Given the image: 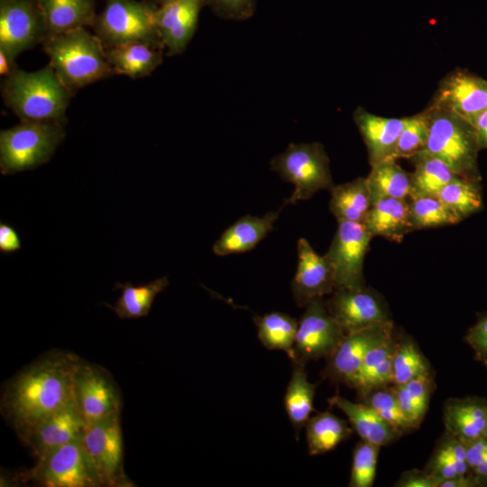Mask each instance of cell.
<instances>
[{
	"mask_svg": "<svg viewBox=\"0 0 487 487\" xmlns=\"http://www.w3.org/2000/svg\"><path fill=\"white\" fill-rule=\"evenodd\" d=\"M476 133L480 149H487V109L469 122Z\"/></svg>",
	"mask_w": 487,
	"mask_h": 487,
	"instance_id": "c3c4849f",
	"label": "cell"
},
{
	"mask_svg": "<svg viewBox=\"0 0 487 487\" xmlns=\"http://www.w3.org/2000/svg\"><path fill=\"white\" fill-rule=\"evenodd\" d=\"M1 93L5 106L21 121L67 122L72 96L50 65L33 72L14 68L5 76Z\"/></svg>",
	"mask_w": 487,
	"mask_h": 487,
	"instance_id": "7a4b0ae2",
	"label": "cell"
},
{
	"mask_svg": "<svg viewBox=\"0 0 487 487\" xmlns=\"http://www.w3.org/2000/svg\"><path fill=\"white\" fill-rule=\"evenodd\" d=\"M64 138V124L55 121H21L1 130V173L14 174L48 162Z\"/></svg>",
	"mask_w": 487,
	"mask_h": 487,
	"instance_id": "5b68a950",
	"label": "cell"
},
{
	"mask_svg": "<svg viewBox=\"0 0 487 487\" xmlns=\"http://www.w3.org/2000/svg\"><path fill=\"white\" fill-rule=\"evenodd\" d=\"M425 112L428 121V137L419 152L440 159L459 177L481 181L478 169L481 149L473 125L460 115L432 102Z\"/></svg>",
	"mask_w": 487,
	"mask_h": 487,
	"instance_id": "277c9868",
	"label": "cell"
},
{
	"mask_svg": "<svg viewBox=\"0 0 487 487\" xmlns=\"http://www.w3.org/2000/svg\"><path fill=\"white\" fill-rule=\"evenodd\" d=\"M409 206L415 230L460 222L456 215L437 196L412 198Z\"/></svg>",
	"mask_w": 487,
	"mask_h": 487,
	"instance_id": "f35d334b",
	"label": "cell"
},
{
	"mask_svg": "<svg viewBox=\"0 0 487 487\" xmlns=\"http://www.w3.org/2000/svg\"><path fill=\"white\" fill-rule=\"evenodd\" d=\"M427 374H431L428 363L417 344L409 337L397 339L392 357V384H405Z\"/></svg>",
	"mask_w": 487,
	"mask_h": 487,
	"instance_id": "74e56055",
	"label": "cell"
},
{
	"mask_svg": "<svg viewBox=\"0 0 487 487\" xmlns=\"http://www.w3.org/2000/svg\"><path fill=\"white\" fill-rule=\"evenodd\" d=\"M294 364V370L284 397V406L298 434L309 419L311 412L314 411L313 400L316 385L308 381L304 364Z\"/></svg>",
	"mask_w": 487,
	"mask_h": 487,
	"instance_id": "e575fe53",
	"label": "cell"
},
{
	"mask_svg": "<svg viewBox=\"0 0 487 487\" xmlns=\"http://www.w3.org/2000/svg\"><path fill=\"white\" fill-rule=\"evenodd\" d=\"M47 37H55L85 26H93L95 0H38ZM45 39V40H46Z\"/></svg>",
	"mask_w": 487,
	"mask_h": 487,
	"instance_id": "7402d4cb",
	"label": "cell"
},
{
	"mask_svg": "<svg viewBox=\"0 0 487 487\" xmlns=\"http://www.w3.org/2000/svg\"><path fill=\"white\" fill-rule=\"evenodd\" d=\"M87 423L74 398L43 419L23 441L40 458L79 437Z\"/></svg>",
	"mask_w": 487,
	"mask_h": 487,
	"instance_id": "ac0fdd59",
	"label": "cell"
},
{
	"mask_svg": "<svg viewBox=\"0 0 487 487\" xmlns=\"http://www.w3.org/2000/svg\"><path fill=\"white\" fill-rule=\"evenodd\" d=\"M80 361L71 353H48L6 384L1 411L22 440L75 398L74 377Z\"/></svg>",
	"mask_w": 487,
	"mask_h": 487,
	"instance_id": "6da1fadb",
	"label": "cell"
},
{
	"mask_svg": "<svg viewBox=\"0 0 487 487\" xmlns=\"http://www.w3.org/2000/svg\"><path fill=\"white\" fill-rule=\"evenodd\" d=\"M371 168L365 179L372 205L383 198H409L410 173L403 170L395 160H387Z\"/></svg>",
	"mask_w": 487,
	"mask_h": 487,
	"instance_id": "f1b7e54d",
	"label": "cell"
},
{
	"mask_svg": "<svg viewBox=\"0 0 487 487\" xmlns=\"http://www.w3.org/2000/svg\"><path fill=\"white\" fill-rule=\"evenodd\" d=\"M42 47L49 65L72 96L78 89L115 75L100 40L85 28L48 38Z\"/></svg>",
	"mask_w": 487,
	"mask_h": 487,
	"instance_id": "3957f363",
	"label": "cell"
},
{
	"mask_svg": "<svg viewBox=\"0 0 487 487\" xmlns=\"http://www.w3.org/2000/svg\"><path fill=\"white\" fill-rule=\"evenodd\" d=\"M432 374L418 376L393 389L400 406L412 428L419 426L427 412L432 391Z\"/></svg>",
	"mask_w": 487,
	"mask_h": 487,
	"instance_id": "d590c367",
	"label": "cell"
},
{
	"mask_svg": "<svg viewBox=\"0 0 487 487\" xmlns=\"http://www.w3.org/2000/svg\"><path fill=\"white\" fill-rule=\"evenodd\" d=\"M366 404L372 407L386 422L400 435L412 429L404 415L393 387L386 386L372 391L364 397Z\"/></svg>",
	"mask_w": 487,
	"mask_h": 487,
	"instance_id": "60d3db41",
	"label": "cell"
},
{
	"mask_svg": "<svg viewBox=\"0 0 487 487\" xmlns=\"http://www.w3.org/2000/svg\"><path fill=\"white\" fill-rule=\"evenodd\" d=\"M353 118L365 143L371 167L393 160V152L406 117H383L358 106Z\"/></svg>",
	"mask_w": 487,
	"mask_h": 487,
	"instance_id": "ffe728a7",
	"label": "cell"
},
{
	"mask_svg": "<svg viewBox=\"0 0 487 487\" xmlns=\"http://www.w3.org/2000/svg\"><path fill=\"white\" fill-rule=\"evenodd\" d=\"M254 324L257 335L264 347L270 350L286 352L293 362L294 343L299 322L285 313L271 312L264 316H255Z\"/></svg>",
	"mask_w": 487,
	"mask_h": 487,
	"instance_id": "836d02e7",
	"label": "cell"
},
{
	"mask_svg": "<svg viewBox=\"0 0 487 487\" xmlns=\"http://www.w3.org/2000/svg\"><path fill=\"white\" fill-rule=\"evenodd\" d=\"M257 0H207V5L218 18L244 21L251 18Z\"/></svg>",
	"mask_w": 487,
	"mask_h": 487,
	"instance_id": "7bdbcfd3",
	"label": "cell"
},
{
	"mask_svg": "<svg viewBox=\"0 0 487 487\" xmlns=\"http://www.w3.org/2000/svg\"><path fill=\"white\" fill-rule=\"evenodd\" d=\"M437 197L460 221L478 211L482 204L480 181L459 176L447 183Z\"/></svg>",
	"mask_w": 487,
	"mask_h": 487,
	"instance_id": "8d00e7d4",
	"label": "cell"
},
{
	"mask_svg": "<svg viewBox=\"0 0 487 487\" xmlns=\"http://www.w3.org/2000/svg\"><path fill=\"white\" fill-rule=\"evenodd\" d=\"M479 482L477 479L467 476V474L459 475L442 481L438 487H471L476 485Z\"/></svg>",
	"mask_w": 487,
	"mask_h": 487,
	"instance_id": "681fc988",
	"label": "cell"
},
{
	"mask_svg": "<svg viewBox=\"0 0 487 487\" xmlns=\"http://www.w3.org/2000/svg\"><path fill=\"white\" fill-rule=\"evenodd\" d=\"M163 49L133 42L105 49L106 60L115 75L132 78L150 76L163 60Z\"/></svg>",
	"mask_w": 487,
	"mask_h": 487,
	"instance_id": "d4e9b609",
	"label": "cell"
},
{
	"mask_svg": "<svg viewBox=\"0 0 487 487\" xmlns=\"http://www.w3.org/2000/svg\"><path fill=\"white\" fill-rule=\"evenodd\" d=\"M160 6L173 3L177 0H154Z\"/></svg>",
	"mask_w": 487,
	"mask_h": 487,
	"instance_id": "816d5d0a",
	"label": "cell"
},
{
	"mask_svg": "<svg viewBox=\"0 0 487 487\" xmlns=\"http://www.w3.org/2000/svg\"><path fill=\"white\" fill-rule=\"evenodd\" d=\"M466 446V456L469 469L473 470L480 482L487 479V439L483 436L475 439Z\"/></svg>",
	"mask_w": 487,
	"mask_h": 487,
	"instance_id": "ee69618b",
	"label": "cell"
},
{
	"mask_svg": "<svg viewBox=\"0 0 487 487\" xmlns=\"http://www.w3.org/2000/svg\"><path fill=\"white\" fill-rule=\"evenodd\" d=\"M447 432L464 444L483 436L487 423V404L472 400H452L444 409Z\"/></svg>",
	"mask_w": 487,
	"mask_h": 487,
	"instance_id": "4316f807",
	"label": "cell"
},
{
	"mask_svg": "<svg viewBox=\"0 0 487 487\" xmlns=\"http://www.w3.org/2000/svg\"><path fill=\"white\" fill-rule=\"evenodd\" d=\"M170 282L166 276L156 279L147 284L132 285L129 282L116 283L115 289H121V295L111 308L121 319L140 318L148 316L152 303L159 293L164 290Z\"/></svg>",
	"mask_w": 487,
	"mask_h": 487,
	"instance_id": "f546056e",
	"label": "cell"
},
{
	"mask_svg": "<svg viewBox=\"0 0 487 487\" xmlns=\"http://www.w3.org/2000/svg\"><path fill=\"white\" fill-rule=\"evenodd\" d=\"M159 6L152 0H106L96 16L94 33L105 49L142 42L164 50L155 23Z\"/></svg>",
	"mask_w": 487,
	"mask_h": 487,
	"instance_id": "8992f818",
	"label": "cell"
},
{
	"mask_svg": "<svg viewBox=\"0 0 487 487\" xmlns=\"http://www.w3.org/2000/svg\"><path fill=\"white\" fill-rule=\"evenodd\" d=\"M372 235L361 223L340 221L327 253L336 288L365 287L363 261Z\"/></svg>",
	"mask_w": 487,
	"mask_h": 487,
	"instance_id": "7c38bea8",
	"label": "cell"
},
{
	"mask_svg": "<svg viewBox=\"0 0 487 487\" xmlns=\"http://www.w3.org/2000/svg\"><path fill=\"white\" fill-rule=\"evenodd\" d=\"M425 470L439 483L466 474L469 465L465 444L446 431L436 446Z\"/></svg>",
	"mask_w": 487,
	"mask_h": 487,
	"instance_id": "d6a6232c",
	"label": "cell"
},
{
	"mask_svg": "<svg viewBox=\"0 0 487 487\" xmlns=\"http://www.w3.org/2000/svg\"><path fill=\"white\" fill-rule=\"evenodd\" d=\"M371 234L393 242H401L414 231L409 201L401 198H383L371 206L363 224Z\"/></svg>",
	"mask_w": 487,
	"mask_h": 487,
	"instance_id": "603a6c76",
	"label": "cell"
},
{
	"mask_svg": "<svg viewBox=\"0 0 487 487\" xmlns=\"http://www.w3.org/2000/svg\"><path fill=\"white\" fill-rule=\"evenodd\" d=\"M271 169L295 187L283 206L309 199L319 190H330L334 186L330 161L320 142L289 144L271 160Z\"/></svg>",
	"mask_w": 487,
	"mask_h": 487,
	"instance_id": "52a82bcc",
	"label": "cell"
},
{
	"mask_svg": "<svg viewBox=\"0 0 487 487\" xmlns=\"http://www.w3.org/2000/svg\"><path fill=\"white\" fill-rule=\"evenodd\" d=\"M330 403L348 418L362 440L378 446H387L401 436L366 403H354L338 395Z\"/></svg>",
	"mask_w": 487,
	"mask_h": 487,
	"instance_id": "cb8c5ba5",
	"label": "cell"
},
{
	"mask_svg": "<svg viewBox=\"0 0 487 487\" xmlns=\"http://www.w3.org/2000/svg\"><path fill=\"white\" fill-rule=\"evenodd\" d=\"M428 137L427 116L422 112L406 117V123L397 142L392 159H410L421 152Z\"/></svg>",
	"mask_w": 487,
	"mask_h": 487,
	"instance_id": "ab89813d",
	"label": "cell"
},
{
	"mask_svg": "<svg viewBox=\"0 0 487 487\" xmlns=\"http://www.w3.org/2000/svg\"><path fill=\"white\" fill-rule=\"evenodd\" d=\"M15 66L12 65L7 58L0 52V73L1 75H8Z\"/></svg>",
	"mask_w": 487,
	"mask_h": 487,
	"instance_id": "f907efd6",
	"label": "cell"
},
{
	"mask_svg": "<svg viewBox=\"0 0 487 487\" xmlns=\"http://www.w3.org/2000/svg\"><path fill=\"white\" fill-rule=\"evenodd\" d=\"M280 211L263 216H244L229 226L213 244L216 255L242 253L253 249L273 228Z\"/></svg>",
	"mask_w": 487,
	"mask_h": 487,
	"instance_id": "44dd1931",
	"label": "cell"
},
{
	"mask_svg": "<svg viewBox=\"0 0 487 487\" xmlns=\"http://www.w3.org/2000/svg\"><path fill=\"white\" fill-rule=\"evenodd\" d=\"M292 294L299 307L335 289V271L326 255L317 254L308 240L298 241V267L292 280Z\"/></svg>",
	"mask_w": 487,
	"mask_h": 487,
	"instance_id": "e0dca14e",
	"label": "cell"
},
{
	"mask_svg": "<svg viewBox=\"0 0 487 487\" xmlns=\"http://www.w3.org/2000/svg\"><path fill=\"white\" fill-rule=\"evenodd\" d=\"M305 426L310 455H323L333 450L352 433L345 420L328 411L309 418Z\"/></svg>",
	"mask_w": 487,
	"mask_h": 487,
	"instance_id": "1f68e13d",
	"label": "cell"
},
{
	"mask_svg": "<svg viewBox=\"0 0 487 487\" xmlns=\"http://www.w3.org/2000/svg\"><path fill=\"white\" fill-rule=\"evenodd\" d=\"M414 164L411 176L409 198L424 196H437L440 190L457 175L440 159L417 153L409 159Z\"/></svg>",
	"mask_w": 487,
	"mask_h": 487,
	"instance_id": "4dcf8cb0",
	"label": "cell"
},
{
	"mask_svg": "<svg viewBox=\"0 0 487 487\" xmlns=\"http://www.w3.org/2000/svg\"><path fill=\"white\" fill-rule=\"evenodd\" d=\"M329 209L340 221L364 224L372 202L366 179L358 177L355 179L333 186Z\"/></svg>",
	"mask_w": 487,
	"mask_h": 487,
	"instance_id": "83f0119b",
	"label": "cell"
},
{
	"mask_svg": "<svg viewBox=\"0 0 487 487\" xmlns=\"http://www.w3.org/2000/svg\"><path fill=\"white\" fill-rule=\"evenodd\" d=\"M439 482L425 469L404 472L395 482L396 487H438Z\"/></svg>",
	"mask_w": 487,
	"mask_h": 487,
	"instance_id": "bcb514c9",
	"label": "cell"
},
{
	"mask_svg": "<svg viewBox=\"0 0 487 487\" xmlns=\"http://www.w3.org/2000/svg\"><path fill=\"white\" fill-rule=\"evenodd\" d=\"M325 305L345 334L391 321L382 296L366 287L336 288Z\"/></svg>",
	"mask_w": 487,
	"mask_h": 487,
	"instance_id": "4fadbf2b",
	"label": "cell"
},
{
	"mask_svg": "<svg viewBox=\"0 0 487 487\" xmlns=\"http://www.w3.org/2000/svg\"><path fill=\"white\" fill-rule=\"evenodd\" d=\"M393 334L392 320L345 334L335 350L327 358V375L349 386L366 354L391 337Z\"/></svg>",
	"mask_w": 487,
	"mask_h": 487,
	"instance_id": "9a60e30c",
	"label": "cell"
},
{
	"mask_svg": "<svg viewBox=\"0 0 487 487\" xmlns=\"http://www.w3.org/2000/svg\"><path fill=\"white\" fill-rule=\"evenodd\" d=\"M431 102L470 122L487 109V80L455 69L442 78Z\"/></svg>",
	"mask_w": 487,
	"mask_h": 487,
	"instance_id": "2e32d148",
	"label": "cell"
},
{
	"mask_svg": "<svg viewBox=\"0 0 487 487\" xmlns=\"http://www.w3.org/2000/svg\"><path fill=\"white\" fill-rule=\"evenodd\" d=\"M396 345L397 339L393 334L366 354L349 384L361 397L364 398L374 390L392 384V357Z\"/></svg>",
	"mask_w": 487,
	"mask_h": 487,
	"instance_id": "484cf974",
	"label": "cell"
},
{
	"mask_svg": "<svg viewBox=\"0 0 487 487\" xmlns=\"http://www.w3.org/2000/svg\"><path fill=\"white\" fill-rule=\"evenodd\" d=\"M380 446L362 440L353 453L349 486L371 487L373 485Z\"/></svg>",
	"mask_w": 487,
	"mask_h": 487,
	"instance_id": "b9f144b4",
	"label": "cell"
},
{
	"mask_svg": "<svg viewBox=\"0 0 487 487\" xmlns=\"http://www.w3.org/2000/svg\"><path fill=\"white\" fill-rule=\"evenodd\" d=\"M80 436L38 458L22 477L48 487L100 486Z\"/></svg>",
	"mask_w": 487,
	"mask_h": 487,
	"instance_id": "ba28073f",
	"label": "cell"
},
{
	"mask_svg": "<svg viewBox=\"0 0 487 487\" xmlns=\"http://www.w3.org/2000/svg\"><path fill=\"white\" fill-rule=\"evenodd\" d=\"M305 307L293 347V363L304 365L312 360L327 359L345 335L322 298L309 300Z\"/></svg>",
	"mask_w": 487,
	"mask_h": 487,
	"instance_id": "8fae6325",
	"label": "cell"
},
{
	"mask_svg": "<svg viewBox=\"0 0 487 487\" xmlns=\"http://www.w3.org/2000/svg\"><path fill=\"white\" fill-rule=\"evenodd\" d=\"M80 438L101 485H131L123 469L120 414L87 425Z\"/></svg>",
	"mask_w": 487,
	"mask_h": 487,
	"instance_id": "30bf717a",
	"label": "cell"
},
{
	"mask_svg": "<svg viewBox=\"0 0 487 487\" xmlns=\"http://www.w3.org/2000/svg\"><path fill=\"white\" fill-rule=\"evenodd\" d=\"M21 249V240L14 227L4 223H0V252L10 253Z\"/></svg>",
	"mask_w": 487,
	"mask_h": 487,
	"instance_id": "7dc6e473",
	"label": "cell"
},
{
	"mask_svg": "<svg viewBox=\"0 0 487 487\" xmlns=\"http://www.w3.org/2000/svg\"><path fill=\"white\" fill-rule=\"evenodd\" d=\"M47 37L38 0H0V52L14 66L23 51Z\"/></svg>",
	"mask_w": 487,
	"mask_h": 487,
	"instance_id": "9c48e42d",
	"label": "cell"
},
{
	"mask_svg": "<svg viewBox=\"0 0 487 487\" xmlns=\"http://www.w3.org/2000/svg\"><path fill=\"white\" fill-rule=\"evenodd\" d=\"M207 0H177L159 6L155 23L168 56L182 53L193 38Z\"/></svg>",
	"mask_w": 487,
	"mask_h": 487,
	"instance_id": "d6986e66",
	"label": "cell"
},
{
	"mask_svg": "<svg viewBox=\"0 0 487 487\" xmlns=\"http://www.w3.org/2000/svg\"><path fill=\"white\" fill-rule=\"evenodd\" d=\"M74 394L87 425L120 414L121 397L112 376L102 367L80 361Z\"/></svg>",
	"mask_w": 487,
	"mask_h": 487,
	"instance_id": "5bb4252c",
	"label": "cell"
},
{
	"mask_svg": "<svg viewBox=\"0 0 487 487\" xmlns=\"http://www.w3.org/2000/svg\"><path fill=\"white\" fill-rule=\"evenodd\" d=\"M466 341L473 349L476 357L487 363V315L482 317L469 330Z\"/></svg>",
	"mask_w": 487,
	"mask_h": 487,
	"instance_id": "f6af8a7d",
	"label": "cell"
}]
</instances>
